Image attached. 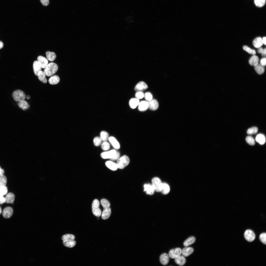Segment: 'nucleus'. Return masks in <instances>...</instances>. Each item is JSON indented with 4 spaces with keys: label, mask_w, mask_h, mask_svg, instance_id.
<instances>
[{
    "label": "nucleus",
    "mask_w": 266,
    "mask_h": 266,
    "mask_svg": "<svg viewBox=\"0 0 266 266\" xmlns=\"http://www.w3.org/2000/svg\"><path fill=\"white\" fill-rule=\"evenodd\" d=\"M100 138L103 141H106L109 139V134L107 132L102 131L100 133Z\"/></svg>",
    "instance_id": "obj_35"
},
{
    "label": "nucleus",
    "mask_w": 266,
    "mask_h": 266,
    "mask_svg": "<svg viewBox=\"0 0 266 266\" xmlns=\"http://www.w3.org/2000/svg\"><path fill=\"white\" fill-rule=\"evenodd\" d=\"M261 54L262 56L263 57H266V48L264 49L263 51Z\"/></svg>",
    "instance_id": "obj_53"
},
{
    "label": "nucleus",
    "mask_w": 266,
    "mask_h": 266,
    "mask_svg": "<svg viewBox=\"0 0 266 266\" xmlns=\"http://www.w3.org/2000/svg\"><path fill=\"white\" fill-rule=\"evenodd\" d=\"M41 2L44 6H47L49 3V0H40Z\"/></svg>",
    "instance_id": "obj_49"
},
{
    "label": "nucleus",
    "mask_w": 266,
    "mask_h": 266,
    "mask_svg": "<svg viewBox=\"0 0 266 266\" xmlns=\"http://www.w3.org/2000/svg\"><path fill=\"white\" fill-rule=\"evenodd\" d=\"M259 239L262 242L266 245V233H263L261 234L260 235Z\"/></svg>",
    "instance_id": "obj_46"
},
{
    "label": "nucleus",
    "mask_w": 266,
    "mask_h": 266,
    "mask_svg": "<svg viewBox=\"0 0 266 266\" xmlns=\"http://www.w3.org/2000/svg\"><path fill=\"white\" fill-rule=\"evenodd\" d=\"M138 109L141 111H146L148 108V103L147 101H142L139 102L138 105Z\"/></svg>",
    "instance_id": "obj_17"
},
{
    "label": "nucleus",
    "mask_w": 266,
    "mask_h": 266,
    "mask_svg": "<svg viewBox=\"0 0 266 266\" xmlns=\"http://www.w3.org/2000/svg\"><path fill=\"white\" fill-rule=\"evenodd\" d=\"M175 259V263L179 266H183L186 262V259L183 256L180 255Z\"/></svg>",
    "instance_id": "obj_24"
},
{
    "label": "nucleus",
    "mask_w": 266,
    "mask_h": 266,
    "mask_svg": "<svg viewBox=\"0 0 266 266\" xmlns=\"http://www.w3.org/2000/svg\"><path fill=\"white\" fill-rule=\"evenodd\" d=\"M244 236L247 240L251 242L255 239V235L254 232L250 230H247L245 231L244 233Z\"/></svg>",
    "instance_id": "obj_8"
},
{
    "label": "nucleus",
    "mask_w": 266,
    "mask_h": 266,
    "mask_svg": "<svg viewBox=\"0 0 266 266\" xmlns=\"http://www.w3.org/2000/svg\"><path fill=\"white\" fill-rule=\"evenodd\" d=\"M254 3L255 5L259 7L263 6L265 4L266 0H254Z\"/></svg>",
    "instance_id": "obj_36"
},
{
    "label": "nucleus",
    "mask_w": 266,
    "mask_h": 266,
    "mask_svg": "<svg viewBox=\"0 0 266 266\" xmlns=\"http://www.w3.org/2000/svg\"><path fill=\"white\" fill-rule=\"evenodd\" d=\"M108 140L112 145L115 149H118L120 148L119 144L114 137L111 136L109 137Z\"/></svg>",
    "instance_id": "obj_19"
},
{
    "label": "nucleus",
    "mask_w": 266,
    "mask_h": 266,
    "mask_svg": "<svg viewBox=\"0 0 266 266\" xmlns=\"http://www.w3.org/2000/svg\"><path fill=\"white\" fill-rule=\"evenodd\" d=\"M120 156V153L119 152L117 151L115 155L113 158L110 159L112 160H117L119 158Z\"/></svg>",
    "instance_id": "obj_48"
},
{
    "label": "nucleus",
    "mask_w": 266,
    "mask_h": 266,
    "mask_svg": "<svg viewBox=\"0 0 266 266\" xmlns=\"http://www.w3.org/2000/svg\"><path fill=\"white\" fill-rule=\"evenodd\" d=\"M194 251L193 249L191 247H186L182 250V254L184 257H188L192 254Z\"/></svg>",
    "instance_id": "obj_15"
},
{
    "label": "nucleus",
    "mask_w": 266,
    "mask_h": 266,
    "mask_svg": "<svg viewBox=\"0 0 266 266\" xmlns=\"http://www.w3.org/2000/svg\"><path fill=\"white\" fill-rule=\"evenodd\" d=\"M259 60L258 57L254 55L249 59V63L250 65L254 66L258 64Z\"/></svg>",
    "instance_id": "obj_23"
},
{
    "label": "nucleus",
    "mask_w": 266,
    "mask_h": 266,
    "mask_svg": "<svg viewBox=\"0 0 266 266\" xmlns=\"http://www.w3.org/2000/svg\"><path fill=\"white\" fill-rule=\"evenodd\" d=\"M263 50L264 49H263L261 47H259L257 49V52L259 53H260L261 54Z\"/></svg>",
    "instance_id": "obj_52"
},
{
    "label": "nucleus",
    "mask_w": 266,
    "mask_h": 266,
    "mask_svg": "<svg viewBox=\"0 0 266 266\" xmlns=\"http://www.w3.org/2000/svg\"><path fill=\"white\" fill-rule=\"evenodd\" d=\"M12 96L14 100L16 101H19L24 100L26 96L24 92L20 90L14 91L13 93Z\"/></svg>",
    "instance_id": "obj_4"
},
{
    "label": "nucleus",
    "mask_w": 266,
    "mask_h": 266,
    "mask_svg": "<svg viewBox=\"0 0 266 266\" xmlns=\"http://www.w3.org/2000/svg\"><path fill=\"white\" fill-rule=\"evenodd\" d=\"M30 98V96H27V99H29Z\"/></svg>",
    "instance_id": "obj_58"
},
{
    "label": "nucleus",
    "mask_w": 266,
    "mask_h": 266,
    "mask_svg": "<svg viewBox=\"0 0 266 266\" xmlns=\"http://www.w3.org/2000/svg\"><path fill=\"white\" fill-rule=\"evenodd\" d=\"M5 198V203H12L14 201L15 196L13 193H9L6 195Z\"/></svg>",
    "instance_id": "obj_18"
},
{
    "label": "nucleus",
    "mask_w": 266,
    "mask_h": 266,
    "mask_svg": "<svg viewBox=\"0 0 266 266\" xmlns=\"http://www.w3.org/2000/svg\"><path fill=\"white\" fill-rule=\"evenodd\" d=\"M145 99L147 101H150L152 99L153 96L149 92H146L144 94V97Z\"/></svg>",
    "instance_id": "obj_44"
},
{
    "label": "nucleus",
    "mask_w": 266,
    "mask_h": 266,
    "mask_svg": "<svg viewBox=\"0 0 266 266\" xmlns=\"http://www.w3.org/2000/svg\"><path fill=\"white\" fill-rule=\"evenodd\" d=\"M246 140L247 143L250 145L253 146L255 144V140L251 136H247L246 138Z\"/></svg>",
    "instance_id": "obj_39"
},
{
    "label": "nucleus",
    "mask_w": 266,
    "mask_h": 266,
    "mask_svg": "<svg viewBox=\"0 0 266 266\" xmlns=\"http://www.w3.org/2000/svg\"><path fill=\"white\" fill-rule=\"evenodd\" d=\"M4 173V170L3 169H1L0 167V175L1 176L2 175H3Z\"/></svg>",
    "instance_id": "obj_54"
},
{
    "label": "nucleus",
    "mask_w": 266,
    "mask_h": 266,
    "mask_svg": "<svg viewBox=\"0 0 266 266\" xmlns=\"http://www.w3.org/2000/svg\"><path fill=\"white\" fill-rule=\"evenodd\" d=\"M7 188L5 186L0 187V194L3 196L5 195L7 192Z\"/></svg>",
    "instance_id": "obj_45"
},
{
    "label": "nucleus",
    "mask_w": 266,
    "mask_h": 266,
    "mask_svg": "<svg viewBox=\"0 0 266 266\" xmlns=\"http://www.w3.org/2000/svg\"><path fill=\"white\" fill-rule=\"evenodd\" d=\"M144 191L148 194L152 195L155 191L152 185L150 184H145L144 185Z\"/></svg>",
    "instance_id": "obj_16"
},
{
    "label": "nucleus",
    "mask_w": 266,
    "mask_h": 266,
    "mask_svg": "<svg viewBox=\"0 0 266 266\" xmlns=\"http://www.w3.org/2000/svg\"><path fill=\"white\" fill-rule=\"evenodd\" d=\"M7 183V179L5 176L2 175L0 176V187L5 186Z\"/></svg>",
    "instance_id": "obj_41"
},
{
    "label": "nucleus",
    "mask_w": 266,
    "mask_h": 266,
    "mask_svg": "<svg viewBox=\"0 0 266 266\" xmlns=\"http://www.w3.org/2000/svg\"><path fill=\"white\" fill-rule=\"evenodd\" d=\"M5 198L3 197V195L0 194V204L3 203L5 202Z\"/></svg>",
    "instance_id": "obj_51"
},
{
    "label": "nucleus",
    "mask_w": 266,
    "mask_h": 266,
    "mask_svg": "<svg viewBox=\"0 0 266 266\" xmlns=\"http://www.w3.org/2000/svg\"><path fill=\"white\" fill-rule=\"evenodd\" d=\"M101 141L102 140L100 137H96L94 139V144L96 146H99L101 144Z\"/></svg>",
    "instance_id": "obj_43"
},
{
    "label": "nucleus",
    "mask_w": 266,
    "mask_h": 266,
    "mask_svg": "<svg viewBox=\"0 0 266 266\" xmlns=\"http://www.w3.org/2000/svg\"><path fill=\"white\" fill-rule=\"evenodd\" d=\"M182 250L180 248H176L170 250L168 253L169 257L172 259H175L181 255Z\"/></svg>",
    "instance_id": "obj_7"
},
{
    "label": "nucleus",
    "mask_w": 266,
    "mask_h": 266,
    "mask_svg": "<svg viewBox=\"0 0 266 266\" xmlns=\"http://www.w3.org/2000/svg\"><path fill=\"white\" fill-rule=\"evenodd\" d=\"M148 88V86L146 83L144 82L141 81L136 84L134 88V90L137 91H142Z\"/></svg>",
    "instance_id": "obj_13"
},
{
    "label": "nucleus",
    "mask_w": 266,
    "mask_h": 266,
    "mask_svg": "<svg viewBox=\"0 0 266 266\" xmlns=\"http://www.w3.org/2000/svg\"><path fill=\"white\" fill-rule=\"evenodd\" d=\"M243 48L244 50L249 54L254 55H255L256 53V52L255 50L251 49L247 46H243Z\"/></svg>",
    "instance_id": "obj_40"
},
{
    "label": "nucleus",
    "mask_w": 266,
    "mask_h": 266,
    "mask_svg": "<svg viewBox=\"0 0 266 266\" xmlns=\"http://www.w3.org/2000/svg\"><path fill=\"white\" fill-rule=\"evenodd\" d=\"M33 68L35 75L37 76L38 73L41 71V68L37 61H35L33 64Z\"/></svg>",
    "instance_id": "obj_27"
},
{
    "label": "nucleus",
    "mask_w": 266,
    "mask_h": 266,
    "mask_svg": "<svg viewBox=\"0 0 266 266\" xmlns=\"http://www.w3.org/2000/svg\"><path fill=\"white\" fill-rule=\"evenodd\" d=\"M75 238L74 236L73 235L67 234L63 235L62 237V240L63 242L74 240Z\"/></svg>",
    "instance_id": "obj_32"
},
{
    "label": "nucleus",
    "mask_w": 266,
    "mask_h": 266,
    "mask_svg": "<svg viewBox=\"0 0 266 266\" xmlns=\"http://www.w3.org/2000/svg\"><path fill=\"white\" fill-rule=\"evenodd\" d=\"M3 46V42L1 41H0V49H2Z\"/></svg>",
    "instance_id": "obj_56"
},
{
    "label": "nucleus",
    "mask_w": 266,
    "mask_h": 266,
    "mask_svg": "<svg viewBox=\"0 0 266 266\" xmlns=\"http://www.w3.org/2000/svg\"><path fill=\"white\" fill-rule=\"evenodd\" d=\"M266 37H264L262 39L263 43L265 45H266Z\"/></svg>",
    "instance_id": "obj_55"
},
{
    "label": "nucleus",
    "mask_w": 266,
    "mask_h": 266,
    "mask_svg": "<svg viewBox=\"0 0 266 266\" xmlns=\"http://www.w3.org/2000/svg\"><path fill=\"white\" fill-rule=\"evenodd\" d=\"M170 191L169 186L166 183H163L161 192L164 195L167 194Z\"/></svg>",
    "instance_id": "obj_34"
},
{
    "label": "nucleus",
    "mask_w": 266,
    "mask_h": 266,
    "mask_svg": "<svg viewBox=\"0 0 266 266\" xmlns=\"http://www.w3.org/2000/svg\"><path fill=\"white\" fill-rule=\"evenodd\" d=\"M139 103V99L136 98H133L130 100L129 104L130 107L132 109H134L138 105Z\"/></svg>",
    "instance_id": "obj_22"
},
{
    "label": "nucleus",
    "mask_w": 266,
    "mask_h": 266,
    "mask_svg": "<svg viewBox=\"0 0 266 266\" xmlns=\"http://www.w3.org/2000/svg\"><path fill=\"white\" fill-rule=\"evenodd\" d=\"M105 164L106 166L111 170L116 171L118 168L116 164L112 161H107Z\"/></svg>",
    "instance_id": "obj_25"
},
{
    "label": "nucleus",
    "mask_w": 266,
    "mask_h": 266,
    "mask_svg": "<svg viewBox=\"0 0 266 266\" xmlns=\"http://www.w3.org/2000/svg\"><path fill=\"white\" fill-rule=\"evenodd\" d=\"M135 96L136 98L138 99H141L144 97V94L142 91H137L136 93Z\"/></svg>",
    "instance_id": "obj_47"
},
{
    "label": "nucleus",
    "mask_w": 266,
    "mask_h": 266,
    "mask_svg": "<svg viewBox=\"0 0 266 266\" xmlns=\"http://www.w3.org/2000/svg\"><path fill=\"white\" fill-rule=\"evenodd\" d=\"M252 43L254 46L257 48L261 47L263 44L262 39L260 37L255 38L253 41Z\"/></svg>",
    "instance_id": "obj_20"
},
{
    "label": "nucleus",
    "mask_w": 266,
    "mask_h": 266,
    "mask_svg": "<svg viewBox=\"0 0 266 266\" xmlns=\"http://www.w3.org/2000/svg\"><path fill=\"white\" fill-rule=\"evenodd\" d=\"M256 141L261 145L265 144L266 141V138L265 136L262 134H257L255 138Z\"/></svg>",
    "instance_id": "obj_21"
},
{
    "label": "nucleus",
    "mask_w": 266,
    "mask_h": 266,
    "mask_svg": "<svg viewBox=\"0 0 266 266\" xmlns=\"http://www.w3.org/2000/svg\"><path fill=\"white\" fill-rule=\"evenodd\" d=\"M100 202L103 208L101 217L102 219L105 220L109 218L111 214V210L110 207V204L108 201L104 199L101 200Z\"/></svg>",
    "instance_id": "obj_1"
},
{
    "label": "nucleus",
    "mask_w": 266,
    "mask_h": 266,
    "mask_svg": "<svg viewBox=\"0 0 266 266\" xmlns=\"http://www.w3.org/2000/svg\"><path fill=\"white\" fill-rule=\"evenodd\" d=\"M152 185L155 191L157 192H161L163 183L159 178H153L152 180Z\"/></svg>",
    "instance_id": "obj_6"
},
{
    "label": "nucleus",
    "mask_w": 266,
    "mask_h": 266,
    "mask_svg": "<svg viewBox=\"0 0 266 266\" xmlns=\"http://www.w3.org/2000/svg\"><path fill=\"white\" fill-rule=\"evenodd\" d=\"M18 105L19 108L23 110L28 109L30 107L28 103L24 100L19 101L18 103Z\"/></svg>",
    "instance_id": "obj_30"
},
{
    "label": "nucleus",
    "mask_w": 266,
    "mask_h": 266,
    "mask_svg": "<svg viewBox=\"0 0 266 266\" xmlns=\"http://www.w3.org/2000/svg\"><path fill=\"white\" fill-rule=\"evenodd\" d=\"M148 103V108L152 110H156L159 107L158 103L157 101L154 99L147 101Z\"/></svg>",
    "instance_id": "obj_12"
},
{
    "label": "nucleus",
    "mask_w": 266,
    "mask_h": 266,
    "mask_svg": "<svg viewBox=\"0 0 266 266\" xmlns=\"http://www.w3.org/2000/svg\"><path fill=\"white\" fill-rule=\"evenodd\" d=\"M1 212H2V211H1V207H0V215L1 214Z\"/></svg>",
    "instance_id": "obj_57"
},
{
    "label": "nucleus",
    "mask_w": 266,
    "mask_h": 266,
    "mask_svg": "<svg viewBox=\"0 0 266 266\" xmlns=\"http://www.w3.org/2000/svg\"><path fill=\"white\" fill-rule=\"evenodd\" d=\"M39 80L43 83H46L47 80L46 78V75L44 71H41L37 74Z\"/></svg>",
    "instance_id": "obj_29"
},
{
    "label": "nucleus",
    "mask_w": 266,
    "mask_h": 266,
    "mask_svg": "<svg viewBox=\"0 0 266 266\" xmlns=\"http://www.w3.org/2000/svg\"><path fill=\"white\" fill-rule=\"evenodd\" d=\"M129 163V157L126 155H123L117 160L116 164L118 168L122 169L127 166Z\"/></svg>",
    "instance_id": "obj_3"
},
{
    "label": "nucleus",
    "mask_w": 266,
    "mask_h": 266,
    "mask_svg": "<svg viewBox=\"0 0 266 266\" xmlns=\"http://www.w3.org/2000/svg\"><path fill=\"white\" fill-rule=\"evenodd\" d=\"M260 64L264 66H266V59L265 57L262 58L260 60Z\"/></svg>",
    "instance_id": "obj_50"
},
{
    "label": "nucleus",
    "mask_w": 266,
    "mask_h": 266,
    "mask_svg": "<svg viewBox=\"0 0 266 266\" xmlns=\"http://www.w3.org/2000/svg\"><path fill=\"white\" fill-rule=\"evenodd\" d=\"M13 213V210L12 208L8 207L5 208L3 210L2 215L3 217L5 218H10Z\"/></svg>",
    "instance_id": "obj_10"
},
{
    "label": "nucleus",
    "mask_w": 266,
    "mask_h": 266,
    "mask_svg": "<svg viewBox=\"0 0 266 266\" xmlns=\"http://www.w3.org/2000/svg\"><path fill=\"white\" fill-rule=\"evenodd\" d=\"M254 67L255 70L258 74L261 75L264 73L265 70V67L264 66L260 64H258Z\"/></svg>",
    "instance_id": "obj_28"
},
{
    "label": "nucleus",
    "mask_w": 266,
    "mask_h": 266,
    "mask_svg": "<svg viewBox=\"0 0 266 266\" xmlns=\"http://www.w3.org/2000/svg\"><path fill=\"white\" fill-rule=\"evenodd\" d=\"M117 151L114 150L104 152L101 154V157L103 159H110L113 158L116 154Z\"/></svg>",
    "instance_id": "obj_9"
},
{
    "label": "nucleus",
    "mask_w": 266,
    "mask_h": 266,
    "mask_svg": "<svg viewBox=\"0 0 266 266\" xmlns=\"http://www.w3.org/2000/svg\"><path fill=\"white\" fill-rule=\"evenodd\" d=\"M101 147L102 149L104 150H108L110 148L109 144L106 141L104 142L101 144Z\"/></svg>",
    "instance_id": "obj_42"
},
{
    "label": "nucleus",
    "mask_w": 266,
    "mask_h": 266,
    "mask_svg": "<svg viewBox=\"0 0 266 266\" xmlns=\"http://www.w3.org/2000/svg\"><path fill=\"white\" fill-rule=\"evenodd\" d=\"M100 205L99 202L97 199L93 200L92 204L93 213L94 216L97 217H99L101 215V211L99 207Z\"/></svg>",
    "instance_id": "obj_5"
},
{
    "label": "nucleus",
    "mask_w": 266,
    "mask_h": 266,
    "mask_svg": "<svg viewBox=\"0 0 266 266\" xmlns=\"http://www.w3.org/2000/svg\"><path fill=\"white\" fill-rule=\"evenodd\" d=\"M58 67L57 64L54 63L52 62L48 64L45 68L44 72L46 75L48 76H50L53 75L57 71Z\"/></svg>",
    "instance_id": "obj_2"
},
{
    "label": "nucleus",
    "mask_w": 266,
    "mask_h": 266,
    "mask_svg": "<svg viewBox=\"0 0 266 266\" xmlns=\"http://www.w3.org/2000/svg\"><path fill=\"white\" fill-rule=\"evenodd\" d=\"M258 130V129L257 127H253L248 129L247 133L249 134H254L257 133Z\"/></svg>",
    "instance_id": "obj_38"
},
{
    "label": "nucleus",
    "mask_w": 266,
    "mask_h": 266,
    "mask_svg": "<svg viewBox=\"0 0 266 266\" xmlns=\"http://www.w3.org/2000/svg\"><path fill=\"white\" fill-rule=\"evenodd\" d=\"M60 79L59 76L56 75L51 76L49 79V83L51 85L57 84L59 82Z\"/></svg>",
    "instance_id": "obj_26"
},
{
    "label": "nucleus",
    "mask_w": 266,
    "mask_h": 266,
    "mask_svg": "<svg viewBox=\"0 0 266 266\" xmlns=\"http://www.w3.org/2000/svg\"><path fill=\"white\" fill-rule=\"evenodd\" d=\"M159 259L161 263L163 265H166L169 262V256L167 253H164L161 255Z\"/></svg>",
    "instance_id": "obj_14"
},
{
    "label": "nucleus",
    "mask_w": 266,
    "mask_h": 266,
    "mask_svg": "<svg viewBox=\"0 0 266 266\" xmlns=\"http://www.w3.org/2000/svg\"><path fill=\"white\" fill-rule=\"evenodd\" d=\"M46 54L47 59L50 61H53L56 58V55L54 52L47 51Z\"/></svg>",
    "instance_id": "obj_33"
},
{
    "label": "nucleus",
    "mask_w": 266,
    "mask_h": 266,
    "mask_svg": "<svg viewBox=\"0 0 266 266\" xmlns=\"http://www.w3.org/2000/svg\"><path fill=\"white\" fill-rule=\"evenodd\" d=\"M37 60L42 68H45L48 64V62L47 59L42 56H38L37 58Z\"/></svg>",
    "instance_id": "obj_11"
},
{
    "label": "nucleus",
    "mask_w": 266,
    "mask_h": 266,
    "mask_svg": "<svg viewBox=\"0 0 266 266\" xmlns=\"http://www.w3.org/2000/svg\"><path fill=\"white\" fill-rule=\"evenodd\" d=\"M76 243V241L74 240L63 242V244L65 246L69 248L73 247L75 246Z\"/></svg>",
    "instance_id": "obj_37"
},
{
    "label": "nucleus",
    "mask_w": 266,
    "mask_h": 266,
    "mask_svg": "<svg viewBox=\"0 0 266 266\" xmlns=\"http://www.w3.org/2000/svg\"><path fill=\"white\" fill-rule=\"evenodd\" d=\"M196 241V238L193 236H190L186 239L183 243L184 246H188L193 244Z\"/></svg>",
    "instance_id": "obj_31"
}]
</instances>
